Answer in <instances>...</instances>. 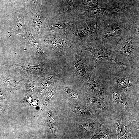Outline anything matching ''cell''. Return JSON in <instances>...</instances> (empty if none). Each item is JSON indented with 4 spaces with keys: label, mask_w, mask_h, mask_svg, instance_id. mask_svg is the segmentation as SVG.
<instances>
[{
    "label": "cell",
    "mask_w": 139,
    "mask_h": 139,
    "mask_svg": "<svg viewBox=\"0 0 139 139\" xmlns=\"http://www.w3.org/2000/svg\"><path fill=\"white\" fill-rule=\"evenodd\" d=\"M102 27L95 39L100 44L112 49L131 28L139 32V22L123 19L103 21Z\"/></svg>",
    "instance_id": "1"
},
{
    "label": "cell",
    "mask_w": 139,
    "mask_h": 139,
    "mask_svg": "<svg viewBox=\"0 0 139 139\" xmlns=\"http://www.w3.org/2000/svg\"><path fill=\"white\" fill-rule=\"evenodd\" d=\"M83 12L86 19H95L104 21L109 19H123L139 22V7L130 2H125L111 8H104L98 5L87 8Z\"/></svg>",
    "instance_id": "2"
},
{
    "label": "cell",
    "mask_w": 139,
    "mask_h": 139,
    "mask_svg": "<svg viewBox=\"0 0 139 139\" xmlns=\"http://www.w3.org/2000/svg\"><path fill=\"white\" fill-rule=\"evenodd\" d=\"M112 49L127 60L131 73L139 75V34L135 28H131Z\"/></svg>",
    "instance_id": "3"
},
{
    "label": "cell",
    "mask_w": 139,
    "mask_h": 139,
    "mask_svg": "<svg viewBox=\"0 0 139 139\" xmlns=\"http://www.w3.org/2000/svg\"><path fill=\"white\" fill-rule=\"evenodd\" d=\"M42 42L46 49L48 56L62 66L68 64L66 49L74 48L67 36L48 32L42 38Z\"/></svg>",
    "instance_id": "4"
},
{
    "label": "cell",
    "mask_w": 139,
    "mask_h": 139,
    "mask_svg": "<svg viewBox=\"0 0 139 139\" xmlns=\"http://www.w3.org/2000/svg\"><path fill=\"white\" fill-rule=\"evenodd\" d=\"M103 23V21L97 19H85L73 27L67 36L72 46L77 47L95 39Z\"/></svg>",
    "instance_id": "5"
},
{
    "label": "cell",
    "mask_w": 139,
    "mask_h": 139,
    "mask_svg": "<svg viewBox=\"0 0 139 139\" xmlns=\"http://www.w3.org/2000/svg\"><path fill=\"white\" fill-rule=\"evenodd\" d=\"M106 79L105 74H99L94 69L87 80L76 82L77 86L83 92L104 101L113 102L109 85Z\"/></svg>",
    "instance_id": "6"
},
{
    "label": "cell",
    "mask_w": 139,
    "mask_h": 139,
    "mask_svg": "<svg viewBox=\"0 0 139 139\" xmlns=\"http://www.w3.org/2000/svg\"><path fill=\"white\" fill-rule=\"evenodd\" d=\"M79 47L82 50L89 52L97 60L114 61L121 71L131 72L129 62L125 57L121 55L116 54L111 49L103 46L95 39L90 42L83 44Z\"/></svg>",
    "instance_id": "7"
},
{
    "label": "cell",
    "mask_w": 139,
    "mask_h": 139,
    "mask_svg": "<svg viewBox=\"0 0 139 139\" xmlns=\"http://www.w3.org/2000/svg\"><path fill=\"white\" fill-rule=\"evenodd\" d=\"M80 11L72 13L66 11L55 13L47 22L46 31L67 36L73 27L85 20L84 16L80 13Z\"/></svg>",
    "instance_id": "8"
},
{
    "label": "cell",
    "mask_w": 139,
    "mask_h": 139,
    "mask_svg": "<svg viewBox=\"0 0 139 139\" xmlns=\"http://www.w3.org/2000/svg\"><path fill=\"white\" fill-rule=\"evenodd\" d=\"M105 75L106 81L109 85L124 91L139 100V75L121 70Z\"/></svg>",
    "instance_id": "9"
},
{
    "label": "cell",
    "mask_w": 139,
    "mask_h": 139,
    "mask_svg": "<svg viewBox=\"0 0 139 139\" xmlns=\"http://www.w3.org/2000/svg\"><path fill=\"white\" fill-rule=\"evenodd\" d=\"M72 49L75 57L73 61L75 68L73 77L76 82L86 81L96 68L97 60L91 54L83 53L79 47Z\"/></svg>",
    "instance_id": "10"
},
{
    "label": "cell",
    "mask_w": 139,
    "mask_h": 139,
    "mask_svg": "<svg viewBox=\"0 0 139 139\" xmlns=\"http://www.w3.org/2000/svg\"><path fill=\"white\" fill-rule=\"evenodd\" d=\"M108 118L116 131L118 139H120L126 133L131 134L133 126L139 123V118L137 119L132 116L120 103H115L114 112Z\"/></svg>",
    "instance_id": "11"
},
{
    "label": "cell",
    "mask_w": 139,
    "mask_h": 139,
    "mask_svg": "<svg viewBox=\"0 0 139 139\" xmlns=\"http://www.w3.org/2000/svg\"><path fill=\"white\" fill-rule=\"evenodd\" d=\"M82 105L92 113L103 118H109L113 114L115 103L109 102L99 98L82 92Z\"/></svg>",
    "instance_id": "12"
},
{
    "label": "cell",
    "mask_w": 139,
    "mask_h": 139,
    "mask_svg": "<svg viewBox=\"0 0 139 139\" xmlns=\"http://www.w3.org/2000/svg\"><path fill=\"white\" fill-rule=\"evenodd\" d=\"M109 85L113 102L121 104L132 116L139 118V100L124 91Z\"/></svg>",
    "instance_id": "13"
},
{
    "label": "cell",
    "mask_w": 139,
    "mask_h": 139,
    "mask_svg": "<svg viewBox=\"0 0 139 139\" xmlns=\"http://www.w3.org/2000/svg\"><path fill=\"white\" fill-rule=\"evenodd\" d=\"M103 118L94 115L79 119L77 127L80 137L82 139H91Z\"/></svg>",
    "instance_id": "14"
},
{
    "label": "cell",
    "mask_w": 139,
    "mask_h": 139,
    "mask_svg": "<svg viewBox=\"0 0 139 139\" xmlns=\"http://www.w3.org/2000/svg\"><path fill=\"white\" fill-rule=\"evenodd\" d=\"M91 139H117L116 131L108 118H102Z\"/></svg>",
    "instance_id": "15"
},
{
    "label": "cell",
    "mask_w": 139,
    "mask_h": 139,
    "mask_svg": "<svg viewBox=\"0 0 139 139\" xmlns=\"http://www.w3.org/2000/svg\"><path fill=\"white\" fill-rule=\"evenodd\" d=\"M25 5L21 6L17 11L18 16L15 24L9 35L14 38L18 34L25 33L27 32L25 25L24 16L25 11Z\"/></svg>",
    "instance_id": "16"
},
{
    "label": "cell",
    "mask_w": 139,
    "mask_h": 139,
    "mask_svg": "<svg viewBox=\"0 0 139 139\" xmlns=\"http://www.w3.org/2000/svg\"><path fill=\"white\" fill-rule=\"evenodd\" d=\"M57 86L58 90L61 93L67 95L71 98L79 100L82 104V91L77 85L76 88L74 86L63 83L62 84Z\"/></svg>",
    "instance_id": "17"
},
{
    "label": "cell",
    "mask_w": 139,
    "mask_h": 139,
    "mask_svg": "<svg viewBox=\"0 0 139 139\" xmlns=\"http://www.w3.org/2000/svg\"><path fill=\"white\" fill-rule=\"evenodd\" d=\"M24 38L31 46L32 50V53L33 55H38L40 58L45 59L48 56L47 53L44 50L41 49L38 44V42L34 39L32 33L30 32H27L23 34H19Z\"/></svg>",
    "instance_id": "18"
},
{
    "label": "cell",
    "mask_w": 139,
    "mask_h": 139,
    "mask_svg": "<svg viewBox=\"0 0 139 139\" xmlns=\"http://www.w3.org/2000/svg\"><path fill=\"white\" fill-rule=\"evenodd\" d=\"M70 107V112L72 115L78 117L79 119L82 117H90L95 115L81 104H73Z\"/></svg>",
    "instance_id": "19"
},
{
    "label": "cell",
    "mask_w": 139,
    "mask_h": 139,
    "mask_svg": "<svg viewBox=\"0 0 139 139\" xmlns=\"http://www.w3.org/2000/svg\"><path fill=\"white\" fill-rule=\"evenodd\" d=\"M61 72L48 76L46 78L41 79L39 87V92L42 93L45 92L50 85L55 83L61 79L64 76L61 73Z\"/></svg>",
    "instance_id": "20"
},
{
    "label": "cell",
    "mask_w": 139,
    "mask_h": 139,
    "mask_svg": "<svg viewBox=\"0 0 139 139\" xmlns=\"http://www.w3.org/2000/svg\"><path fill=\"white\" fill-rule=\"evenodd\" d=\"M45 20L44 17L37 13L35 11H33L32 24L36 32L38 34L41 35L40 29L44 24Z\"/></svg>",
    "instance_id": "21"
},
{
    "label": "cell",
    "mask_w": 139,
    "mask_h": 139,
    "mask_svg": "<svg viewBox=\"0 0 139 139\" xmlns=\"http://www.w3.org/2000/svg\"><path fill=\"white\" fill-rule=\"evenodd\" d=\"M47 120L48 125L56 138V124L55 117L51 112L48 115Z\"/></svg>",
    "instance_id": "22"
},
{
    "label": "cell",
    "mask_w": 139,
    "mask_h": 139,
    "mask_svg": "<svg viewBox=\"0 0 139 139\" xmlns=\"http://www.w3.org/2000/svg\"><path fill=\"white\" fill-rule=\"evenodd\" d=\"M66 2L67 10L66 12L72 13L75 12L79 11L78 8L75 6L72 0H65Z\"/></svg>",
    "instance_id": "23"
},
{
    "label": "cell",
    "mask_w": 139,
    "mask_h": 139,
    "mask_svg": "<svg viewBox=\"0 0 139 139\" xmlns=\"http://www.w3.org/2000/svg\"><path fill=\"white\" fill-rule=\"evenodd\" d=\"M98 0H82V3L83 5L96 7L98 6Z\"/></svg>",
    "instance_id": "24"
},
{
    "label": "cell",
    "mask_w": 139,
    "mask_h": 139,
    "mask_svg": "<svg viewBox=\"0 0 139 139\" xmlns=\"http://www.w3.org/2000/svg\"><path fill=\"white\" fill-rule=\"evenodd\" d=\"M3 82L5 85L11 88L14 87L16 83V81L15 80L10 79H4Z\"/></svg>",
    "instance_id": "25"
},
{
    "label": "cell",
    "mask_w": 139,
    "mask_h": 139,
    "mask_svg": "<svg viewBox=\"0 0 139 139\" xmlns=\"http://www.w3.org/2000/svg\"><path fill=\"white\" fill-rule=\"evenodd\" d=\"M29 0H31L33 1L37 7L40 9H41L42 6L41 4L42 0H24L25 2H26Z\"/></svg>",
    "instance_id": "26"
},
{
    "label": "cell",
    "mask_w": 139,
    "mask_h": 139,
    "mask_svg": "<svg viewBox=\"0 0 139 139\" xmlns=\"http://www.w3.org/2000/svg\"><path fill=\"white\" fill-rule=\"evenodd\" d=\"M6 96L5 94L3 92L0 91V98L1 99H5Z\"/></svg>",
    "instance_id": "27"
},
{
    "label": "cell",
    "mask_w": 139,
    "mask_h": 139,
    "mask_svg": "<svg viewBox=\"0 0 139 139\" xmlns=\"http://www.w3.org/2000/svg\"><path fill=\"white\" fill-rule=\"evenodd\" d=\"M38 102L37 100H34L32 102V104L34 106H36L37 105Z\"/></svg>",
    "instance_id": "28"
},
{
    "label": "cell",
    "mask_w": 139,
    "mask_h": 139,
    "mask_svg": "<svg viewBox=\"0 0 139 139\" xmlns=\"http://www.w3.org/2000/svg\"><path fill=\"white\" fill-rule=\"evenodd\" d=\"M4 111L3 109L0 107V116L1 115Z\"/></svg>",
    "instance_id": "29"
},
{
    "label": "cell",
    "mask_w": 139,
    "mask_h": 139,
    "mask_svg": "<svg viewBox=\"0 0 139 139\" xmlns=\"http://www.w3.org/2000/svg\"><path fill=\"white\" fill-rule=\"evenodd\" d=\"M0 0L4 1H8L9 0Z\"/></svg>",
    "instance_id": "30"
}]
</instances>
